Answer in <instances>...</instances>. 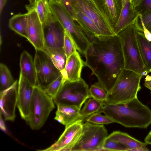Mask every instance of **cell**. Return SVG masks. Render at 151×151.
Listing matches in <instances>:
<instances>
[{
  "label": "cell",
  "mask_w": 151,
  "mask_h": 151,
  "mask_svg": "<svg viewBox=\"0 0 151 151\" xmlns=\"http://www.w3.org/2000/svg\"><path fill=\"white\" fill-rule=\"evenodd\" d=\"M84 66L89 68L98 82L109 93L124 68L121 40L117 35L94 36L84 55Z\"/></svg>",
  "instance_id": "1"
},
{
  "label": "cell",
  "mask_w": 151,
  "mask_h": 151,
  "mask_svg": "<svg viewBox=\"0 0 151 151\" xmlns=\"http://www.w3.org/2000/svg\"><path fill=\"white\" fill-rule=\"evenodd\" d=\"M99 113H103L124 127L146 128L151 124V110L138 99L125 103L103 102Z\"/></svg>",
  "instance_id": "2"
},
{
  "label": "cell",
  "mask_w": 151,
  "mask_h": 151,
  "mask_svg": "<svg viewBox=\"0 0 151 151\" xmlns=\"http://www.w3.org/2000/svg\"><path fill=\"white\" fill-rule=\"evenodd\" d=\"M135 20L117 35L121 41L124 69L133 71L143 77L150 73V70L144 65L141 56L137 40L138 30Z\"/></svg>",
  "instance_id": "3"
},
{
  "label": "cell",
  "mask_w": 151,
  "mask_h": 151,
  "mask_svg": "<svg viewBox=\"0 0 151 151\" xmlns=\"http://www.w3.org/2000/svg\"><path fill=\"white\" fill-rule=\"evenodd\" d=\"M142 76L131 70L124 69L114 85L107 93L105 102L109 104L128 102L137 97L141 89L140 81Z\"/></svg>",
  "instance_id": "4"
},
{
  "label": "cell",
  "mask_w": 151,
  "mask_h": 151,
  "mask_svg": "<svg viewBox=\"0 0 151 151\" xmlns=\"http://www.w3.org/2000/svg\"><path fill=\"white\" fill-rule=\"evenodd\" d=\"M53 98L45 90L37 85L34 86L26 121L32 129L38 130L43 126L55 108Z\"/></svg>",
  "instance_id": "5"
},
{
  "label": "cell",
  "mask_w": 151,
  "mask_h": 151,
  "mask_svg": "<svg viewBox=\"0 0 151 151\" xmlns=\"http://www.w3.org/2000/svg\"><path fill=\"white\" fill-rule=\"evenodd\" d=\"M74 8L79 10L94 23L102 36L116 35L114 28L101 0H69Z\"/></svg>",
  "instance_id": "6"
},
{
  "label": "cell",
  "mask_w": 151,
  "mask_h": 151,
  "mask_svg": "<svg viewBox=\"0 0 151 151\" xmlns=\"http://www.w3.org/2000/svg\"><path fill=\"white\" fill-rule=\"evenodd\" d=\"M49 4L56 19L69 33L76 45L77 50L84 56L90 43L82 29L59 1L49 0Z\"/></svg>",
  "instance_id": "7"
},
{
  "label": "cell",
  "mask_w": 151,
  "mask_h": 151,
  "mask_svg": "<svg viewBox=\"0 0 151 151\" xmlns=\"http://www.w3.org/2000/svg\"><path fill=\"white\" fill-rule=\"evenodd\" d=\"M90 98L88 86L81 78L77 81H65L53 99L57 106H73L81 109L83 104Z\"/></svg>",
  "instance_id": "8"
},
{
  "label": "cell",
  "mask_w": 151,
  "mask_h": 151,
  "mask_svg": "<svg viewBox=\"0 0 151 151\" xmlns=\"http://www.w3.org/2000/svg\"><path fill=\"white\" fill-rule=\"evenodd\" d=\"M108 134L103 124L87 122L83 124L82 134L71 151H103V145Z\"/></svg>",
  "instance_id": "9"
},
{
  "label": "cell",
  "mask_w": 151,
  "mask_h": 151,
  "mask_svg": "<svg viewBox=\"0 0 151 151\" xmlns=\"http://www.w3.org/2000/svg\"><path fill=\"white\" fill-rule=\"evenodd\" d=\"M34 62L36 68L37 85L45 89L53 81L61 75L60 70L44 51L35 49Z\"/></svg>",
  "instance_id": "10"
},
{
  "label": "cell",
  "mask_w": 151,
  "mask_h": 151,
  "mask_svg": "<svg viewBox=\"0 0 151 151\" xmlns=\"http://www.w3.org/2000/svg\"><path fill=\"white\" fill-rule=\"evenodd\" d=\"M83 121L79 120L65 127L58 139L50 147L43 151H71L81 137L83 131Z\"/></svg>",
  "instance_id": "11"
},
{
  "label": "cell",
  "mask_w": 151,
  "mask_h": 151,
  "mask_svg": "<svg viewBox=\"0 0 151 151\" xmlns=\"http://www.w3.org/2000/svg\"><path fill=\"white\" fill-rule=\"evenodd\" d=\"M28 14L27 40L35 49L44 50L45 47L43 27L34 6H26Z\"/></svg>",
  "instance_id": "12"
},
{
  "label": "cell",
  "mask_w": 151,
  "mask_h": 151,
  "mask_svg": "<svg viewBox=\"0 0 151 151\" xmlns=\"http://www.w3.org/2000/svg\"><path fill=\"white\" fill-rule=\"evenodd\" d=\"M18 83L17 80H16L11 86L0 91V113L5 120L14 121L16 117Z\"/></svg>",
  "instance_id": "13"
},
{
  "label": "cell",
  "mask_w": 151,
  "mask_h": 151,
  "mask_svg": "<svg viewBox=\"0 0 151 151\" xmlns=\"http://www.w3.org/2000/svg\"><path fill=\"white\" fill-rule=\"evenodd\" d=\"M34 86L20 73L18 83L17 106L22 118L28 117L29 107Z\"/></svg>",
  "instance_id": "14"
},
{
  "label": "cell",
  "mask_w": 151,
  "mask_h": 151,
  "mask_svg": "<svg viewBox=\"0 0 151 151\" xmlns=\"http://www.w3.org/2000/svg\"><path fill=\"white\" fill-rule=\"evenodd\" d=\"M43 30L45 47H63L65 30L54 16L48 24L43 27Z\"/></svg>",
  "instance_id": "15"
},
{
  "label": "cell",
  "mask_w": 151,
  "mask_h": 151,
  "mask_svg": "<svg viewBox=\"0 0 151 151\" xmlns=\"http://www.w3.org/2000/svg\"><path fill=\"white\" fill-rule=\"evenodd\" d=\"M84 66V62L76 51L67 58L65 68L61 71L64 82L65 81H74L81 78V73Z\"/></svg>",
  "instance_id": "16"
},
{
  "label": "cell",
  "mask_w": 151,
  "mask_h": 151,
  "mask_svg": "<svg viewBox=\"0 0 151 151\" xmlns=\"http://www.w3.org/2000/svg\"><path fill=\"white\" fill-rule=\"evenodd\" d=\"M57 106L54 119L65 127L78 121H81L80 113L81 109L77 107L62 105Z\"/></svg>",
  "instance_id": "17"
},
{
  "label": "cell",
  "mask_w": 151,
  "mask_h": 151,
  "mask_svg": "<svg viewBox=\"0 0 151 151\" xmlns=\"http://www.w3.org/2000/svg\"><path fill=\"white\" fill-rule=\"evenodd\" d=\"M108 137L128 148L129 151H148L147 144L132 137L128 134L119 131L113 132Z\"/></svg>",
  "instance_id": "18"
},
{
  "label": "cell",
  "mask_w": 151,
  "mask_h": 151,
  "mask_svg": "<svg viewBox=\"0 0 151 151\" xmlns=\"http://www.w3.org/2000/svg\"><path fill=\"white\" fill-rule=\"evenodd\" d=\"M20 73L33 86L37 85L36 68L32 56L26 51H23L20 58Z\"/></svg>",
  "instance_id": "19"
},
{
  "label": "cell",
  "mask_w": 151,
  "mask_h": 151,
  "mask_svg": "<svg viewBox=\"0 0 151 151\" xmlns=\"http://www.w3.org/2000/svg\"><path fill=\"white\" fill-rule=\"evenodd\" d=\"M139 14L130 1L127 3L122 8L114 27L115 34H118L132 24Z\"/></svg>",
  "instance_id": "20"
},
{
  "label": "cell",
  "mask_w": 151,
  "mask_h": 151,
  "mask_svg": "<svg viewBox=\"0 0 151 151\" xmlns=\"http://www.w3.org/2000/svg\"><path fill=\"white\" fill-rule=\"evenodd\" d=\"M10 28L20 35L28 38V14L19 13L13 16L9 20Z\"/></svg>",
  "instance_id": "21"
},
{
  "label": "cell",
  "mask_w": 151,
  "mask_h": 151,
  "mask_svg": "<svg viewBox=\"0 0 151 151\" xmlns=\"http://www.w3.org/2000/svg\"><path fill=\"white\" fill-rule=\"evenodd\" d=\"M74 8L77 17L75 22L80 26L85 35L89 34L96 36H101L100 31L93 21L83 13Z\"/></svg>",
  "instance_id": "22"
},
{
  "label": "cell",
  "mask_w": 151,
  "mask_h": 151,
  "mask_svg": "<svg viewBox=\"0 0 151 151\" xmlns=\"http://www.w3.org/2000/svg\"><path fill=\"white\" fill-rule=\"evenodd\" d=\"M137 42L141 56L146 67L151 70V41L148 40L144 33L138 31Z\"/></svg>",
  "instance_id": "23"
},
{
  "label": "cell",
  "mask_w": 151,
  "mask_h": 151,
  "mask_svg": "<svg viewBox=\"0 0 151 151\" xmlns=\"http://www.w3.org/2000/svg\"><path fill=\"white\" fill-rule=\"evenodd\" d=\"M101 0L114 29L122 9L121 0Z\"/></svg>",
  "instance_id": "24"
},
{
  "label": "cell",
  "mask_w": 151,
  "mask_h": 151,
  "mask_svg": "<svg viewBox=\"0 0 151 151\" xmlns=\"http://www.w3.org/2000/svg\"><path fill=\"white\" fill-rule=\"evenodd\" d=\"M50 57L56 67L61 71L65 68L67 58L63 48L45 47L43 50Z\"/></svg>",
  "instance_id": "25"
},
{
  "label": "cell",
  "mask_w": 151,
  "mask_h": 151,
  "mask_svg": "<svg viewBox=\"0 0 151 151\" xmlns=\"http://www.w3.org/2000/svg\"><path fill=\"white\" fill-rule=\"evenodd\" d=\"M34 7L43 27L46 26L53 17L49 0H38Z\"/></svg>",
  "instance_id": "26"
},
{
  "label": "cell",
  "mask_w": 151,
  "mask_h": 151,
  "mask_svg": "<svg viewBox=\"0 0 151 151\" xmlns=\"http://www.w3.org/2000/svg\"><path fill=\"white\" fill-rule=\"evenodd\" d=\"M103 102L92 98H88L80 111L81 120L83 121L86 118L96 112H99L101 108Z\"/></svg>",
  "instance_id": "27"
},
{
  "label": "cell",
  "mask_w": 151,
  "mask_h": 151,
  "mask_svg": "<svg viewBox=\"0 0 151 151\" xmlns=\"http://www.w3.org/2000/svg\"><path fill=\"white\" fill-rule=\"evenodd\" d=\"M10 71L7 67L2 63L0 64V91H4L15 83Z\"/></svg>",
  "instance_id": "28"
},
{
  "label": "cell",
  "mask_w": 151,
  "mask_h": 151,
  "mask_svg": "<svg viewBox=\"0 0 151 151\" xmlns=\"http://www.w3.org/2000/svg\"><path fill=\"white\" fill-rule=\"evenodd\" d=\"M89 92L91 98L100 101L104 102L106 99L107 92L98 82L91 86L89 88Z\"/></svg>",
  "instance_id": "29"
},
{
  "label": "cell",
  "mask_w": 151,
  "mask_h": 151,
  "mask_svg": "<svg viewBox=\"0 0 151 151\" xmlns=\"http://www.w3.org/2000/svg\"><path fill=\"white\" fill-rule=\"evenodd\" d=\"M85 120L87 122L98 124L116 123L115 121L109 116L105 114L102 115L99 112L93 114L86 118Z\"/></svg>",
  "instance_id": "30"
},
{
  "label": "cell",
  "mask_w": 151,
  "mask_h": 151,
  "mask_svg": "<svg viewBox=\"0 0 151 151\" xmlns=\"http://www.w3.org/2000/svg\"><path fill=\"white\" fill-rule=\"evenodd\" d=\"M102 149L103 151H129L128 148L125 146L111 139L108 136L104 141Z\"/></svg>",
  "instance_id": "31"
},
{
  "label": "cell",
  "mask_w": 151,
  "mask_h": 151,
  "mask_svg": "<svg viewBox=\"0 0 151 151\" xmlns=\"http://www.w3.org/2000/svg\"><path fill=\"white\" fill-rule=\"evenodd\" d=\"M65 30L63 48L68 58L77 50V47L69 33Z\"/></svg>",
  "instance_id": "32"
},
{
  "label": "cell",
  "mask_w": 151,
  "mask_h": 151,
  "mask_svg": "<svg viewBox=\"0 0 151 151\" xmlns=\"http://www.w3.org/2000/svg\"><path fill=\"white\" fill-rule=\"evenodd\" d=\"M64 83L63 77L61 75L52 82L45 90L47 94L53 98Z\"/></svg>",
  "instance_id": "33"
},
{
  "label": "cell",
  "mask_w": 151,
  "mask_h": 151,
  "mask_svg": "<svg viewBox=\"0 0 151 151\" xmlns=\"http://www.w3.org/2000/svg\"><path fill=\"white\" fill-rule=\"evenodd\" d=\"M134 9L142 15L151 13V0H142Z\"/></svg>",
  "instance_id": "34"
},
{
  "label": "cell",
  "mask_w": 151,
  "mask_h": 151,
  "mask_svg": "<svg viewBox=\"0 0 151 151\" xmlns=\"http://www.w3.org/2000/svg\"><path fill=\"white\" fill-rule=\"evenodd\" d=\"M142 16L145 27L151 34V13L142 15Z\"/></svg>",
  "instance_id": "35"
},
{
  "label": "cell",
  "mask_w": 151,
  "mask_h": 151,
  "mask_svg": "<svg viewBox=\"0 0 151 151\" xmlns=\"http://www.w3.org/2000/svg\"><path fill=\"white\" fill-rule=\"evenodd\" d=\"M144 85L151 91V75H146Z\"/></svg>",
  "instance_id": "36"
},
{
  "label": "cell",
  "mask_w": 151,
  "mask_h": 151,
  "mask_svg": "<svg viewBox=\"0 0 151 151\" xmlns=\"http://www.w3.org/2000/svg\"><path fill=\"white\" fill-rule=\"evenodd\" d=\"M144 141L147 144L151 145V130L149 132L145 138Z\"/></svg>",
  "instance_id": "37"
},
{
  "label": "cell",
  "mask_w": 151,
  "mask_h": 151,
  "mask_svg": "<svg viewBox=\"0 0 151 151\" xmlns=\"http://www.w3.org/2000/svg\"><path fill=\"white\" fill-rule=\"evenodd\" d=\"M7 0H0V14H1L3 9L6 4Z\"/></svg>",
  "instance_id": "38"
},
{
  "label": "cell",
  "mask_w": 151,
  "mask_h": 151,
  "mask_svg": "<svg viewBox=\"0 0 151 151\" xmlns=\"http://www.w3.org/2000/svg\"><path fill=\"white\" fill-rule=\"evenodd\" d=\"M141 1L142 0H130V2L135 7L139 4Z\"/></svg>",
  "instance_id": "39"
},
{
  "label": "cell",
  "mask_w": 151,
  "mask_h": 151,
  "mask_svg": "<svg viewBox=\"0 0 151 151\" xmlns=\"http://www.w3.org/2000/svg\"><path fill=\"white\" fill-rule=\"evenodd\" d=\"M38 0H28L30 5L31 6H34L35 5Z\"/></svg>",
  "instance_id": "40"
},
{
  "label": "cell",
  "mask_w": 151,
  "mask_h": 151,
  "mask_svg": "<svg viewBox=\"0 0 151 151\" xmlns=\"http://www.w3.org/2000/svg\"><path fill=\"white\" fill-rule=\"evenodd\" d=\"M121 1L122 5V9L127 3L129 1L130 2V0H121Z\"/></svg>",
  "instance_id": "41"
},
{
  "label": "cell",
  "mask_w": 151,
  "mask_h": 151,
  "mask_svg": "<svg viewBox=\"0 0 151 151\" xmlns=\"http://www.w3.org/2000/svg\"><path fill=\"white\" fill-rule=\"evenodd\" d=\"M53 0L57 1H58V0Z\"/></svg>",
  "instance_id": "42"
},
{
  "label": "cell",
  "mask_w": 151,
  "mask_h": 151,
  "mask_svg": "<svg viewBox=\"0 0 151 151\" xmlns=\"http://www.w3.org/2000/svg\"><path fill=\"white\" fill-rule=\"evenodd\" d=\"M150 73H151V70H150Z\"/></svg>",
  "instance_id": "43"
},
{
  "label": "cell",
  "mask_w": 151,
  "mask_h": 151,
  "mask_svg": "<svg viewBox=\"0 0 151 151\" xmlns=\"http://www.w3.org/2000/svg\"><path fill=\"white\" fill-rule=\"evenodd\" d=\"M59 1V0H58V1Z\"/></svg>",
  "instance_id": "44"
}]
</instances>
